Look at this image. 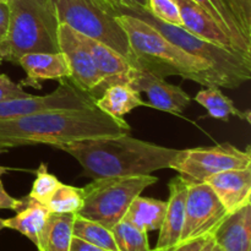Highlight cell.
Wrapping results in <instances>:
<instances>
[{
	"instance_id": "cell-42",
	"label": "cell",
	"mask_w": 251,
	"mask_h": 251,
	"mask_svg": "<svg viewBox=\"0 0 251 251\" xmlns=\"http://www.w3.org/2000/svg\"><path fill=\"white\" fill-rule=\"evenodd\" d=\"M0 61H2V55H1V50H0Z\"/></svg>"
},
{
	"instance_id": "cell-25",
	"label": "cell",
	"mask_w": 251,
	"mask_h": 251,
	"mask_svg": "<svg viewBox=\"0 0 251 251\" xmlns=\"http://www.w3.org/2000/svg\"><path fill=\"white\" fill-rule=\"evenodd\" d=\"M73 235L108 251H118L112 230L97 222L75 215Z\"/></svg>"
},
{
	"instance_id": "cell-24",
	"label": "cell",
	"mask_w": 251,
	"mask_h": 251,
	"mask_svg": "<svg viewBox=\"0 0 251 251\" xmlns=\"http://www.w3.org/2000/svg\"><path fill=\"white\" fill-rule=\"evenodd\" d=\"M194 100L202 105L213 119L228 122L230 117H237L248 123L251 122L250 110L238 109L235 103L221 91V87H206L199 91Z\"/></svg>"
},
{
	"instance_id": "cell-29",
	"label": "cell",
	"mask_w": 251,
	"mask_h": 251,
	"mask_svg": "<svg viewBox=\"0 0 251 251\" xmlns=\"http://www.w3.org/2000/svg\"><path fill=\"white\" fill-rule=\"evenodd\" d=\"M147 11L159 21L173 26L183 27L180 11L176 0H149Z\"/></svg>"
},
{
	"instance_id": "cell-20",
	"label": "cell",
	"mask_w": 251,
	"mask_h": 251,
	"mask_svg": "<svg viewBox=\"0 0 251 251\" xmlns=\"http://www.w3.org/2000/svg\"><path fill=\"white\" fill-rule=\"evenodd\" d=\"M96 105L113 118H124L135 108L149 107L141 93L126 82L108 86L96 100Z\"/></svg>"
},
{
	"instance_id": "cell-30",
	"label": "cell",
	"mask_w": 251,
	"mask_h": 251,
	"mask_svg": "<svg viewBox=\"0 0 251 251\" xmlns=\"http://www.w3.org/2000/svg\"><path fill=\"white\" fill-rule=\"evenodd\" d=\"M239 20L247 38L251 41V0H227Z\"/></svg>"
},
{
	"instance_id": "cell-12",
	"label": "cell",
	"mask_w": 251,
	"mask_h": 251,
	"mask_svg": "<svg viewBox=\"0 0 251 251\" xmlns=\"http://www.w3.org/2000/svg\"><path fill=\"white\" fill-rule=\"evenodd\" d=\"M129 83L140 93H146L149 107L176 117H180L191 103V97L183 88L167 82L163 77L147 70L132 68L129 75Z\"/></svg>"
},
{
	"instance_id": "cell-27",
	"label": "cell",
	"mask_w": 251,
	"mask_h": 251,
	"mask_svg": "<svg viewBox=\"0 0 251 251\" xmlns=\"http://www.w3.org/2000/svg\"><path fill=\"white\" fill-rule=\"evenodd\" d=\"M83 206L82 188L68 185L61 183L51 199L47 208L50 213H78Z\"/></svg>"
},
{
	"instance_id": "cell-33",
	"label": "cell",
	"mask_w": 251,
	"mask_h": 251,
	"mask_svg": "<svg viewBox=\"0 0 251 251\" xmlns=\"http://www.w3.org/2000/svg\"><path fill=\"white\" fill-rule=\"evenodd\" d=\"M22 205V199L12 198L7 191L5 190L2 181L0 180V210H12L16 212Z\"/></svg>"
},
{
	"instance_id": "cell-28",
	"label": "cell",
	"mask_w": 251,
	"mask_h": 251,
	"mask_svg": "<svg viewBox=\"0 0 251 251\" xmlns=\"http://www.w3.org/2000/svg\"><path fill=\"white\" fill-rule=\"evenodd\" d=\"M60 184L61 181L54 174L49 173L48 166L46 163H41L36 171V179H34L28 196L36 202L47 207L49 200Z\"/></svg>"
},
{
	"instance_id": "cell-19",
	"label": "cell",
	"mask_w": 251,
	"mask_h": 251,
	"mask_svg": "<svg viewBox=\"0 0 251 251\" xmlns=\"http://www.w3.org/2000/svg\"><path fill=\"white\" fill-rule=\"evenodd\" d=\"M200 5L229 36L233 46L240 54L251 58V41L247 38L239 20L227 0H194Z\"/></svg>"
},
{
	"instance_id": "cell-40",
	"label": "cell",
	"mask_w": 251,
	"mask_h": 251,
	"mask_svg": "<svg viewBox=\"0 0 251 251\" xmlns=\"http://www.w3.org/2000/svg\"><path fill=\"white\" fill-rule=\"evenodd\" d=\"M5 228V225H4V220L2 218H0V230H2Z\"/></svg>"
},
{
	"instance_id": "cell-4",
	"label": "cell",
	"mask_w": 251,
	"mask_h": 251,
	"mask_svg": "<svg viewBox=\"0 0 251 251\" xmlns=\"http://www.w3.org/2000/svg\"><path fill=\"white\" fill-rule=\"evenodd\" d=\"M7 34L0 42L2 60L17 64L28 53H59V20L53 0H9Z\"/></svg>"
},
{
	"instance_id": "cell-34",
	"label": "cell",
	"mask_w": 251,
	"mask_h": 251,
	"mask_svg": "<svg viewBox=\"0 0 251 251\" xmlns=\"http://www.w3.org/2000/svg\"><path fill=\"white\" fill-rule=\"evenodd\" d=\"M10 9L7 1H0V42L5 39L9 29Z\"/></svg>"
},
{
	"instance_id": "cell-22",
	"label": "cell",
	"mask_w": 251,
	"mask_h": 251,
	"mask_svg": "<svg viewBox=\"0 0 251 251\" xmlns=\"http://www.w3.org/2000/svg\"><path fill=\"white\" fill-rule=\"evenodd\" d=\"M75 213H49L39 234L38 251H69Z\"/></svg>"
},
{
	"instance_id": "cell-41",
	"label": "cell",
	"mask_w": 251,
	"mask_h": 251,
	"mask_svg": "<svg viewBox=\"0 0 251 251\" xmlns=\"http://www.w3.org/2000/svg\"><path fill=\"white\" fill-rule=\"evenodd\" d=\"M212 251H222L220 249V248L217 247V245H215V247H213V249H212Z\"/></svg>"
},
{
	"instance_id": "cell-31",
	"label": "cell",
	"mask_w": 251,
	"mask_h": 251,
	"mask_svg": "<svg viewBox=\"0 0 251 251\" xmlns=\"http://www.w3.org/2000/svg\"><path fill=\"white\" fill-rule=\"evenodd\" d=\"M31 96L24 91L20 83H15L6 74H0V102Z\"/></svg>"
},
{
	"instance_id": "cell-23",
	"label": "cell",
	"mask_w": 251,
	"mask_h": 251,
	"mask_svg": "<svg viewBox=\"0 0 251 251\" xmlns=\"http://www.w3.org/2000/svg\"><path fill=\"white\" fill-rule=\"evenodd\" d=\"M167 211V201L139 195L132 200L123 220L142 232L159 230Z\"/></svg>"
},
{
	"instance_id": "cell-6",
	"label": "cell",
	"mask_w": 251,
	"mask_h": 251,
	"mask_svg": "<svg viewBox=\"0 0 251 251\" xmlns=\"http://www.w3.org/2000/svg\"><path fill=\"white\" fill-rule=\"evenodd\" d=\"M59 24L114 49L134 68L129 39L105 0H53Z\"/></svg>"
},
{
	"instance_id": "cell-1",
	"label": "cell",
	"mask_w": 251,
	"mask_h": 251,
	"mask_svg": "<svg viewBox=\"0 0 251 251\" xmlns=\"http://www.w3.org/2000/svg\"><path fill=\"white\" fill-rule=\"evenodd\" d=\"M131 131L124 118H113L97 105L53 109L0 120V146L48 145L58 147L78 140L117 136Z\"/></svg>"
},
{
	"instance_id": "cell-17",
	"label": "cell",
	"mask_w": 251,
	"mask_h": 251,
	"mask_svg": "<svg viewBox=\"0 0 251 251\" xmlns=\"http://www.w3.org/2000/svg\"><path fill=\"white\" fill-rule=\"evenodd\" d=\"M176 1L180 11L184 29L205 41L217 44L229 50L237 51L229 36L200 5L196 4L194 0H176Z\"/></svg>"
},
{
	"instance_id": "cell-2",
	"label": "cell",
	"mask_w": 251,
	"mask_h": 251,
	"mask_svg": "<svg viewBox=\"0 0 251 251\" xmlns=\"http://www.w3.org/2000/svg\"><path fill=\"white\" fill-rule=\"evenodd\" d=\"M56 149L73 156L88 178L144 176L171 168L180 150L135 139L129 134L78 140Z\"/></svg>"
},
{
	"instance_id": "cell-7",
	"label": "cell",
	"mask_w": 251,
	"mask_h": 251,
	"mask_svg": "<svg viewBox=\"0 0 251 251\" xmlns=\"http://www.w3.org/2000/svg\"><path fill=\"white\" fill-rule=\"evenodd\" d=\"M157 181L152 174L93 179L82 188L83 206L76 215L112 229L124 218L132 200Z\"/></svg>"
},
{
	"instance_id": "cell-18",
	"label": "cell",
	"mask_w": 251,
	"mask_h": 251,
	"mask_svg": "<svg viewBox=\"0 0 251 251\" xmlns=\"http://www.w3.org/2000/svg\"><path fill=\"white\" fill-rule=\"evenodd\" d=\"M80 37L86 48L90 51L100 77L103 78L100 92L103 93V91L108 86L114 85V83H129V75L132 66L126 59L123 58L114 49L100 42L88 38L82 34H80Z\"/></svg>"
},
{
	"instance_id": "cell-26",
	"label": "cell",
	"mask_w": 251,
	"mask_h": 251,
	"mask_svg": "<svg viewBox=\"0 0 251 251\" xmlns=\"http://www.w3.org/2000/svg\"><path fill=\"white\" fill-rule=\"evenodd\" d=\"M118 251H151L147 233L122 220L112 228Z\"/></svg>"
},
{
	"instance_id": "cell-8",
	"label": "cell",
	"mask_w": 251,
	"mask_h": 251,
	"mask_svg": "<svg viewBox=\"0 0 251 251\" xmlns=\"http://www.w3.org/2000/svg\"><path fill=\"white\" fill-rule=\"evenodd\" d=\"M251 167L250 146L245 151L229 142L215 146L180 150L171 169L194 183H203L208 176L230 169Z\"/></svg>"
},
{
	"instance_id": "cell-39",
	"label": "cell",
	"mask_w": 251,
	"mask_h": 251,
	"mask_svg": "<svg viewBox=\"0 0 251 251\" xmlns=\"http://www.w3.org/2000/svg\"><path fill=\"white\" fill-rule=\"evenodd\" d=\"M107 2H109V4H112L113 6H117V5H119V1L118 0H105Z\"/></svg>"
},
{
	"instance_id": "cell-15",
	"label": "cell",
	"mask_w": 251,
	"mask_h": 251,
	"mask_svg": "<svg viewBox=\"0 0 251 251\" xmlns=\"http://www.w3.org/2000/svg\"><path fill=\"white\" fill-rule=\"evenodd\" d=\"M205 183L215 191L228 213L251 202V167L213 174Z\"/></svg>"
},
{
	"instance_id": "cell-36",
	"label": "cell",
	"mask_w": 251,
	"mask_h": 251,
	"mask_svg": "<svg viewBox=\"0 0 251 251\" xmlns=\"http://www.w3.org/2000/svg\"><path fill=\"white\" fill-rule=\"evenodd\" d=\"M118 6L134 10H149V0H118Z\"/></svg>"
},
{
	"instance_id": "cell-16",
	"label": "cell",
	"mask_w": 251,
	"mask_h": 251,
	"mask_svg": "<svg viewBox=\"0 0 251 251\" xmlns=\"http://www.w3.org/2000/svg\"><path fill=\"white\" fill-rule=\"evenodd\" d=\"M212 239L222 251H251V202L228 213Z\"/></svg>"
},
{
	"instance_id": "cell-43",
	"label": "cell",
	"mask_w": 251,
	"mask_h": 251,
	"mask_svg": "<svg viewBox=\"0 0 251 251\" xmlns=\"http://www.w3.org/2000/svg\"><path fill=\"white\" fill-rule=\"evenodd\" d=\"M0 1H9V0H0Z\"/></svg>"
},
{
	"instance_id": "cell-9",
	"label": "cell",
	"mask_w": 251,
	"mask_h": 251,
	"mask_svg": "<svg viewBox=\"0 0 251 251\" xmlns=\"http://www.w3.org/2000/svg\"><path fill=\"white\" fill-rule=\"evenodd\" d=\"M227 216L228 211L208 184L191 181L186 195L180 242L212 235Z\"/></svg>"
},
{
	"instance_id": "cell-13",
	"label": "cell",
	"mask_w": 251,
	"mask_h": 251,
	"mask_svg": "<svg viewBox=\"0 0 251 251\" xmlns=\"http://www.w3.org/2000/svg\"><path fill=\"white\" fill-rule=\"evenodd\" d=\"M17 65L26 73V77L20 82L21 86L42 88V82L47 80L70 78L71 70L63 51L59 53H28L19 59Z\"/></svg>"
},
{
	"instance_id": "cell-14",
	"label": "cell",
	"mask_w": 251,
	"mask_h": 251,
	"mask_svg": "<svg viewBox=\"0 0 251 251\" xmlns=\"http://www.w3.org/2000/svg\"><path fill=\"white\" fill-rule=\"evenodd\" d=\"M191 181L183 176H176L169 181V198L167 201V211L163 223L159 228L156 248L172 247L180 242L181 230L185 218V202L188 189Z\"/></svg>"
},
{
	"instance_id": "cell-32",
	"label": "cell",
	"mask_w": 251,
	"mask_h": 251,
	"mask_svg": "<svg viewBox=\"0 0 251 251\" xmlns=\"http://www.w3.org/2000/svg\"><path fill=\"white\" fill-rule=\"evenodd\" d=\"M211 239V235L202 238H196V239L186 240V242H179L178 244L172 245V247L161 248V249H151V251H200L203 245Z\"/></svg>"
},
{
	"instance_id": "cell-3",
	"label": "cell",
	"mask_w": 251,
	"mask_h": 251,
	"mask_svg": "<svg viewBox=\"0 0 251 251\" xmlns=\"http://www.w3.org/2000/svg\"><path fill=\"white\" fill-rule=\"evenodd\" d=\"M115 17L126 32L134 56V68L163 78L179 76L205 87L229 88L210 63L184 51L147 22L122 12Z\"/></svg>"
},
{
	"instance_id": "cell-10",
	"label": "cell",
	"mask_w": 251,
	"mask_h": 251,
	"mask_svg": "<svg viewBox=\"0 0 251 251\" xmlns=\"http://www.w3.org/2000/svg\"><path fill=\"white\" fill-rule=\"evenodd\" d=\"M96 105V98L76 87L70 80L59 81V86L51 93L44 96H28L17 100L0 102V120L28 115L32 113L53 109H71Z\"/></svg>"
},
{
	"instance_id": "cell-21",
	"label": "cell",
	"mask_w": 251,
	"mask_h": 251,
	"mask_svg": "<svg viewBox=\"0 0 251 251\" xmlns=\"http://www.w3.org/2000/svg\"><path fill=\"white\" fill-rule=\"evenodd\" d=\"M49 213L50 212L46 206L36 202L27 195L22 198V205L16 211V215L4 220L5 228L17 230L37 245L39 234L46 225Z\"/></svg>"
},
{
	"instance_id": "cell-38",
	"label": "cell",
	"mask_w": 251,
	"mask_h": 251,
	"mask_svg": "<svg viewBox=\"0 0 251 251\" xmlns=\"http://www.w3.org/2000/svg\"><path fill=\"white\" fill-rule=\"evenodd\" d=\"M213 247H215V243H213V239H212V235H211V239L208 240L207 243H206L205 245L202 247V249L200 251H212Z\"/></svg>"
},
{
	"instance_id": "cell-37",
	"label": "cell",
	"mask_w": 251,
	"mask_h": 251,
	"mask_svg": "<svg viewBox=\"0 0 251 251\" xmlns=\"http://www.w3.org/2000/svg\"><path fill=\"white\" fill-rule=\"evenodd\" d=\"M9 151V149L7 147H4V146H0V154H4L6 153V152ZM9 171V168H6V167H1L0 166V178H1L2 174H5L6 172Z\"/></svg>"
},
{
	"instance_id": "cell-35",
	"label": "cell",
	"mask_w": 251,
	"mask_h": 251,
	"mask_svg": "<svg viewBox=\"0 0 251 251\" xmlns=\"http://www.w3.org/2000/svg\"><path fill=\"white\" fill-rule=\"evenodd\" d=\"M69 251H108L102 249V248H98L96 245L91 244V243L85 242V240L80 239L77 237L71 238V243H70V250Z\"/></svg>"
},
{
	"instance_id": "cell-11",
	"label": "cell",
	"mask_w": 251,
	"mask_h": 251,
	"mask_svg": "<svg viewBox=\"0 0 251 251\" xmlns=\"http://www.w3.org/2000/svg\"><path fill=\"white\" fill-rule=\"evenodd\" d=\"M59 47L60 51L65 54L71 70L69 80L77 88L90 93L97 100V96L102 95L103 78L98 73L96 64L90 51L83 44L80 34L71 29L66 25L59 26Z\"/></svg>"
},
{
	"instance_id": "cell-5",
	"label": "cell",
	"mask_w": 251,
	"mask_h": 251,
	"mask_svg": "<svg viewBox=\"0 0 251 251\" xmlns=\"http://www.w3.org/2000/svg\"><path fill=\"white\" fill-rule=\"evenodd\" d=\"M113 7H114L115 15L122 12V14L131 15L147 22L162 36L166 37L168 41L178 46L184 51L210 63L216 69V71L225 78L229 88H237L243 83L250 81L251 58L249 56H245L237 51L229 50V49L205 41L200 37L194 36L183 27L164 24L154 19L147 10L125 9L118 5Z\"/></svg>"
}]
</instances>
